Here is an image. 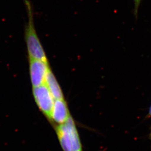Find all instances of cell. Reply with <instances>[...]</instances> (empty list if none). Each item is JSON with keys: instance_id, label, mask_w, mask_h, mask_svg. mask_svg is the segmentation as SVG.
<instances>
[{"instance_id": "cell-1", "label": "cell", "mask_w": 151, "mask_h": 151, "mask_svg": "<svg viewBox=\"0 0 151 151\" xmlns=\"http://www.w3.org/2000/svg\"><path fill=\"white\" fill-rule=\"evenodd\" d=\"M24 1L28 19L25 30V39L29 59L48 62L35 28L32 4L29 0Z\"/></svg>"}, {"instance_id": "cell-2", "label": "cell", "mask_w": 151, "mask_h": 151, "mask_svg": "<svg viewBox=\"0 0 151 151\" xmlns=\"http://www.w3.org/2000/svg\"><path fill=\"white\" fill-rule=\"evenodd\" d=\"M33 95L39 108L50 118L55 99L45 84L33 88Z\"/></svg>"}, {"instance_id": "cell-3", "label": "cell", "mask_w": 151, "mask_h": 151, "mask_svg": "<svg viewBox=\"0 0 151 151\" xmlns=\"http://www.w3.org/2000/svg\"><path fill=\"white\" fill-rule=\"evenodd\" d=\"M50 68L48 62L29 59L30 74L33 88L45 84L46 76Z\"/></svg>"}, {"instance_id": "cell-4", "label": "cell", "mask_w": 151, "mask_h": 151, "mask_svg": "<svg viewBox=\"0 0 151 151\" xmlns=\"http://www.w3.org/2000/svg\"><path fill=\"white\" fill-rule=\"evenodd\" d=\"M69 116L68 108L64 99H55L50 118L60 125L65 123Z\"/></svg>"}, {"instance_id": "cell-5", "label": "cell", "mask_w": 151, "mask_h": 151, "mask_svg": "<svg viewBox=\"0 0 151 151\" xmlns=\"http://www.w3.org/2000/svg\"><path fill=\"white\" fill-rule=\"evenodd\" d=\"M45 84L55 99H63L62 91L51 68L49 70L46 76Z\"/></svg>"}, {"instance_id": "cell-6", "label": "cell", "mask_w": 151, "mask_h": 151, "mask_svg": "<svg viewBox=\"0 0 151 151\" xmlns=\"http://www.w3.org/2000/svg\"><path fill=\"white\" fill-rule=\"evenodd\" d=\"M71 141L73 151H82V147L73 118L69 116L65 123Z\"/></svg>"}, {"instance_id": "cell-7", "label": "cell", "mask_w": 151, "mask_h": 151, "mask_svg": "<svg viewBox=\"0 0 151 151\" xmlns=\"http://www.w3.org/2000/svg\"><path fill=\"white\" fill-rule=\"evenodd\" d=\"M57 132L63 151H73L70 136L65 123L60 124L57 127Z\"/></svg>"}, {"instance_id": "cell-8", "label": "cell", "mask_w": 151, "mask_h": 151, "mask_svg": "<svg viewBox=\"0 0 151 151\" xmlns=\"http://www.w3.org/2000/svg\"><path fill=\"white\" fill-rule=\"evenodd\" d=\"M134 4V14L136 19H137L138 14V10L139 9L142 0H133Z\"/></svg>"}, {"instance_id": "cell-9", "label": "cell", "mask_w": 151, "mask_h": 151, "mask_svg": "<svg viewBox=\"0 0 151 151\" xmlns=\"http://www.w3.org/2000/svg\"><path fill=\"white\" fill-rule=\"evenodd\" d=\"M147 116L151 118V105L150 106V108H149V110L148 114Z\"/></svg>"}, {"instance_id": "cell-10", "label": "cell", "mask_w": 151, "mask_h": 151, "mask_svg": "<svg viewBox=\"0 0 151 151\" xmlns=\"http://www.w3.org/2000/svg\"><path fill=\"white\" fill-rule=\"evenodd\" d=\"M149 137H150V138L151 139V132H150V135H149Z\"/></svg>"}]
</instances>
